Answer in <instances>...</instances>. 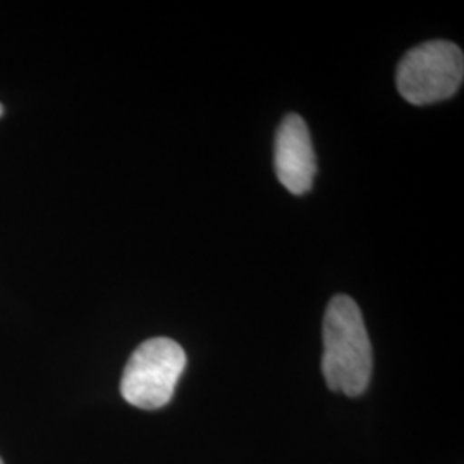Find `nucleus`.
<instances>
[{"label": "nucleus", "mask_w": 464, "mask_h": 464, "mask_svg": "<svg viewBox=\"0 0 464 464\" xmlns=\"http://www.w3.org/2000/svg\"><path fill=\"white\" fill-rule=\"evenodd\" d=\"M373 354L356 301L334 296L324 316L322 372L331 391L362 396L372 379Z\"/></svg>", "instance_id": "1"}, {"label": "nucleus", "mask_w": 464, "mask_h": 464, "mask_svg": "<svg viewBox=\"0 0 464 464\" xmlns=\"http://www.w3.org/2000/svg\"><path fill=\"white\" fill-rule=\"evenodd\" d=\"M186 368V353L172 339L153 337L138 346L121 381V394L134 408L159 410L174 396Z\"/></svg>", "instance_id": "2"}, {"label": "nucleus", "mask_w": 464, "mask_h": 464, "mask_svg": "<svg viewBox=\"0 0 464 464\" xmlns=\"http://www.w3.org/2000/svg\"><path fill=\"white\" fill-rule=\"evenodd\" d=\"M464 57L456 44L433 40L410 50L399 63L398 90L413 105L450 99L463 83Z\"/></svg>", "instance_id": "3"}, {"label": "nucleus", "mask_w": 464, "mask_h": 464, "mask_svg": "<svg viewBox=\"0 0 464 464\" xmlns=\"http://www.w3.org/2000/svg\"><path fill=\"white\" fill-rule=\"evenodd\" d=\"M276 174L282 186L293 195L312 189L316 174V159L306 122L298 114H289L276 136Z\"/></svg>", "instance_id": "4"}, {"label": "nucleus", "mask_w": 464, "mask_h": 464, "mask_svg": "<svg viewBox=\"0 0 464 464\" xmlns=\"http://www.w3.org/2000/svg\"><path fill=\"white\" fill-rule=\"evenodd\" d=\"M2 112H4V107H2V103H0V116H2Z\"/></svg>", "instance_id": "5"}, {"label": "nucleus", "mask_w": 464, "mask_h": 464, "mask_svg": "<svg viewBox=\"0 0 464 464\" xmlns=\"http://www.w3.org/2000/svg\"><path fill=\"white\" fill-rule=\"evenodd\" d=\"M0 464H4V463H2V459H0Z\"/></svg>", "instance_id": "6"}]
</instances>
